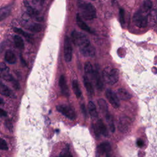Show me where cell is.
Segmentation results:
<instances>
[{"label": "cell", "instance_id": "d6a6232c", "mask_svg": "<svg viewBox=\"0 0 157 157\" xmlns=\"http://www.w3.org/2000/svg\"><path fill=\"white\" fill-rule=\"evenodd\" d=\"M14 32H15L16 33H17L18 34H21V35H23V36L27 37H29V35L28 34H27L26 33L24 32L22 29H20V28H15L14 29H13Z\"/></svg>", "mask_w": 157, "mask_h": 157}, {"label": "cell", "instance_id": "8fae6325", "mask_svg": "<svg viewBox=\"0 0 157 157\" xmlns=\"http://www.w3.org/2000/svg\"><path fill=\"white\" fill-rule=\"evenodd\" d=\"M93 75L94 76V78L96 81V87L98 90H99L100 91H101L103 88V80L104 78L103 77H102L98 71V69H96L94 70L93 71Z\"/></svg>", "mask_w": 157, "mask_h": 157}, {"label": "cell", "instance_id": "d4e9b609", "mask_svg": "<svg viewBox=\"0 0 157 157\" xmlns=\"http://www.w3.org/2000/svg\"><path fill=\"white\" fill-rule=\"evenodd\" d=\"M94 69L93 68V66L91 64L90 62H86L85 64V72L86 75H93Z\"/></svg>", "mask_w": 157, "mask_h": 157}, {"label": "cell", "instance_id": "9c48e42d", "mask_svg": "<svg viewBox=\"0 0 157 157\" xmlns=\"http://www.w3.org/2000/svg\"><path fill=\"white\" fill-rule=\"evenodd\" d=\"M111 150L110 145L109 142H105L99 145L96 148V157H100L104 153H109Z\"/></svg>", "mask_w": 157, "mask_h": 157}, {"label": "cell", "instance_id": "e575fe53", "mask_svg": "<svg viewBox=\"0 0 157 157\" xmlns=\"http://www.w3.org/2000/svg\"><path fill=\"white\" fill-rule=\"evenodd\" d=\"M4 125L6 127L7 129H8V130L10 132H12L13 130V125L12 123H11V121L10 120H6L4 122Z\"/></svg>", "mask_w": 157, "mask_h": 157}, {"label": "cell", "instance_id": "83f0119b", "mask_svg": "<svg viewBox=\"0 0 157 157\" xmlns=\"http://www.w3.org/2000/svg\"><path fill=\"white\" fill-rule=\"evenodd\" d=\"M28 28L30 31L37 33L41 31L42 26L38 23H34V24H31Z\"/></svg>", "mask_w": 157, "mask_h": 157}, {"label": "cell", "instance_id": "52a82bcc", "mask_svg": "<svg viewBox=\"0 0 157 157\" xmlns=\"http://www.w3.org/2000/svg\"><path fill=\"white\" fill-rule=\"evenodd\" d=\"M105 96L108 99V101L109 102V103L114 108L117 109L119 107L120 105V99L116 93H115L110 89H107L105 91Z\"/></svg>", "mask_w": 157, "mask_h": 157}, {"label": "cell", "instance_id": "30bf717a", "mask_svg": "<svg viewBox=\"0 0 157 157\" xmlns=\"http://www.w3.org/2000/svg\"><path fill=\"white\" fill-rule=\"evenodd\" d=\"M59 86L60 87L63 94L66 97H68L69 96V89L67 86L66 78L63 75H61L59 77Z\"/></svg>", "mask_w": 157, "mask_h": 157}, {"label": "cell", "instance_id": "1f68e13d", "mask_svg": "<svg viewBox=\"0 0 157 157\" xmlns=\"http://www.w3.org/2000/svg\"><path fill=\"white\" fill-rule=\"evenodd\" d=\"M0 148L2 150H8V146H7V142L3 139H1V140Z\"/></svg>", "mask_w": 157, "mask_h": 157}, {"label": "cell", "instance_id": "484cf974", "mask_svg": "<svg viewBox=\"0 0 157 157\" xmlns=\"http://www.w3.org/2000/svg\"><path fill=\"white\" fill-rule=\"evenodd\" d=\"M58 157H72V155H71L69 150V147L67 145L66 148H63L61 152L60 153L59 156Z\"/></svg>", "mask_w": 157, "mask_h": 157}, {"label": "cell", "instance_id": "5bb4252c", "mask_svg": "<svg viewBox=\"0 0 157 157\" xmlns=\"http://www.w3.org/2000/svg\"><path fill=\"white\" fill-rule=\"evenodd\" d=\"M4 59L7 63L10 64H13L17 61V58L15 53L11 50H7L4 55Z\"/></svg>", "mask_w": 157, "mask_h": 157}, {"label": "cell", "instance_id": "ab89813d", "mask_svg": "<svg viewBox=\"0 0 157 157\" xmlns=\"http://www.w3.org/2000/svg\"><path fill=\"white\" fill-rule=\"evenodd\" d=\"M0 114H1V117H6L7 116V112L2 109L0 110Z\"/></svg>", "mask_w": 157, "mask_h": 157}, {"label": "cell", "instance_id": "8992f818", "mask_svg": "<svg viewBox=\"0 0 157 157\" xmlns=\"http://www.w3.org/2000/svg\"><path fill=\"white\" fill-rule=\"evenodd\" d=\"M64 56L66 62H69L72 59V47L71 40L67 36H66L64 40Z\"/></svg>", "mask_w": 157, "mask_h": 157}, {"label": "cell", "instance_id": "f1b7e54d", "mask_svg": "<svg viewBox=\"0 0 157 157\" xmlns=\"http://www.w3.org/2000/svg\"><path fill=\"white\" fill-rule=\"evenodd\" d=\"M10 9L7 7H4V9H1V20H2L4 18H6L9 13Z\"/></svg>", "mask_w": 157, "mask_h": 157}, {"label": "cell", "instance_id": "4dcf8cb0", "mask_svg": "<svg viewBox=\"0 0 157 157\" xmlns=\"http://www.w3.org/2000/svg\"><path fill=\"white\" fill-rule=\"evenodd\" d=\"M0 69H1V74L7 73V72H9V67L4 63H1Z\"/></svg>", "mask_w": 157, "mask_h": 157}, {"label": "cell", "instance_id": "d590c367", "mask_svg": "<svg viewBox=\"0 0 157 157\" xmlns=\"http://www.w3.org/2000/svg\"><path fill=\"white\" fill-rule=\"evenodd\" d=\"M124 10L121 9L120 10V21L121 23L123 24L124 23Z\"/></svg>", "mask_w": 157, "mask_h": 157}, {"label": "cell", "instance_id": "4316f807", "mask_svg": "<svg viewBox=\"0 0 157 157\" xmlns=\"http://www.w3.org/2000/svg\"><path fill=\"white\" fill-rule=\"evenodd\" d=\"M105 118H106V120H107V121L109 123V128L111 131V132H114L115 131V125H114V123L113 122V120H112V117L110 116V115L109 113L108 115H107L105 116Z\"/></svg>", "mask_w": 157, "mask_h": 157}, {"label": "cell", "instance_id": "f35d334b", "mask_svg": "<svg viewBox=\"0 0 157 157\" xmlns=\"http://www.w3.org/2000/svg\"><path fill=\"white\" fill-rule=\"evenodd\" d=\"M81 109H82V112L83 115H84L85 117H86V115H87V113H86V108H85V106L84 104H82V105H81Z\"/></svg>", "mask_w": 157, "mask_h": 157}, {"label": "cell", "instance_id": "7c38bea8", "mask_svg": "<svg viewBox=\"0 0 157 157\" xmlns=\"http://www.w3.org/2000/svg\"><path fill=\"white\" fill-rule=\"evenodd\" d=\"M80 51L81 53L86 57H92L95 55V49L91 44L80 48Z\"/></svg>", "mask_w": 157, "mask_h": 157}, {"label": "cell", "instance_id": "4fadbf2b", "mask_svg": "<svg viewBox=\"0 0 157 157\" xmlns=\"http://www.w3.org/2000/svg\"><path fill=\"white\" fill-rule=\"evenodd\" d=\"M117 94L119 99L123 101H128L131 98V94L124 88H119L117 90Z\"/></svg>", "mask_w": 157, "mask_h": 157}, {"label": "cell", "instance_id": "ffe728a7", "mask_svg": "<svg viewBox=\"0 0 157 157\" xmlns=\"http://www.w3.org/2000/svg\"><path fill=\"white\" fill-rule=\"evenodd\" d=\"M83 83H84L85 88L87 91L88 94L90 96L93 95L94 94V89H93V85L89 81L88 77H86V76L83 77Z\"/></svg>", "mask_w": 157, "mask_h": 157}, {"label": "cell", "instance_id": "60d3db41", "mask_svg": "<svg viewBox=\"0 0 157 157\" xmlns=\"http://www.w3.org/2000/svg\"><path fill=\"white\" fill-rule=\"evenodd\" d=\"M93 1H94V0H93Z\"/></svg>", "mask_w": 157, "mask_h": 157}, {"label": "cell", "instance_id": "836d02e7", "mask_svg": "<svg viewBox=\"0 0 157 157\" xmlns=\"http://www.w3.org/2000/svg\"><path fill=\"white\" fill-rule=\"evenodd\" d=\"M29 1L31 2V4L36 6V7H39L42 5L44 2V0H29Z\"/></svg>", "mask_w": 157, "mask_h": 157}, {"label": "cell", "instance_id": "2e32d148", "mask_svg": "<svg viewBox=\"0 0 157 157\" xmlns=\"http://www.w3.org/2000/svg\"><path fill=\"white\" fill-rule=\"evenodd\" d=\"M76 21H77V24L78 26V27L80 28H81L82 29L86 31V32H89V33H91V29L90 28V27L83 21V18L81 17V16L80 15V14H77V17H76Z\"/></svg>", "mask_w": 157, "mask_h": 157}, {"label": "cell", "instance_id": "ba28073f", "mask_svg": "<svg viewBox=\"0 0 157 157\" xmlns=\"http://www.w3.org/2000/svg\"><path fill=\"white\" fill-rule=\"evenodd\" d=\"M131 121L129 117L126 116H122L121 117H120L118 122V128L119 131L123 133L126 132L129 130L131 126Z\"/></svg>", "mask_w": 157, "mask_h": 157}, {"label": "cell", "instance_id": "277c9868", "mask_svg": "<svg viewBox=\"0 0 157 157\" xmlns=\"http://www.w3.org/2000/svg\"><path fill=\"white\" fill-rule=\"evenodd\" d=\"M72 38L73 42L79 47L83 48L90 44V42L86 35L81 32L74 31L72 33Z\"/></svg>", "mask_w": 157, "mask_h": 157}, {"label": "cell", "instance_id": "74e56055", "mask_svg": "<svg viewBox=\"0 0 157 157\" xmlns=\"http://www.w3.org/2000/svg\"><path fill=\"white\" fill-rule=\"evenodd\" d=\"M144 141L142 139H137V145L139 147L141 148V147H142L144 146Z\"/></svg>", "mask_w": 157, "mask_h": 157}, {"label": "cell", "instance_id": "9a60e30c", "mask_svg": "<svg viewBox=\"0 0 157 157\" xmlns=\"http://www.w3.org/2000/svg\"><path fill=\"white\" fill-rule=\"evenodd\" d=\"M0 92L1 94L8 97H10L12 98H15V94L13 93V92L10 90L6 85H4L3 83H1L0 86Z\"/></svg>", "mask_w": 157, "mask_h": 157}, {"label": "cell", "instance_id": "cb8c5ba5", "mask_svg": "<svg viewBox=\"0 0 157 157\" xmlns=\"http://www.w3.org/2000/svg\"><path fill=\"white\" fill-rule=\"evenodd\" d=\"M151 7H152L151 1H150V0H146L144 2V3H143L140 9L145 10V12H147L150 13V10L151 9Z\"/></svg>", "mask_w": 157, "mask_h": 157}, {"label": "cell", "instance_id": "d6986e66", "mask_svg": "<svg viewBox=\"0 0 157 157\" xmlns=\"http://www.w3.org/2000/svg\"><path fill=\"white\" fill-rule=\"evenodd\" d=\"M96 126L100 132V134H102L104 136H107V135H109L108 134V131L107 129V128L105 126V125L104 124L103 121H102V120H99L97 121L96 123Z\"/></svg>", "mask_w": 157, "mask_h": 157}, {"label": "cell", "instance_id": "3957f363", "mask_svg": "<svg viewBox=\"0 0 157 157\" xmlns=\"http://www.w3.org/2000/svg\"><path fill=\"white\" fill-rule=\"evenodd\" d=\"M102 77L104 80L110 85L115 84L119 79V72L117 69H111L109 67H106L103 72Z\"/></svg>", "mask_w": 157, "mask_h": 157}, {"label": "cell", "instance_id": "e0dca14e", "mask_svg": "<svg viewBox=\"0 0 157 157\" xmlns=\"http://www.w3.org/2000/svg\"><path fill=\"white\" fill-rule=\"evenodd\" d=\"M98 104L101 112L106 116L109 114V107L106 101L103 99H99L98 101Z\"/></svg>", "mask_w": 157, "mask_h": 157}, {"label": "cell", "instance_id": "ac0fdd59", "mask_svg": "<svg viewBox=\"0 0 157 157\" xmlns=\"http://www.w3.org/2000/svg\"><path fill=\"white\" fill-rule=\"evenodd\" d=\"M88 112L93 119H96L98 117V113L97 112V109L96 105L92 101H90L88 102Z\"/></svg>", "mask_w": 157, "mask_h": 157}, {"label": "cell", "instance_id": "603a6c76", "mask_svg": "<svg viewBox=\"0 0 157 157\" xmlns=\"http://www.w3.org/2000/svg\"><path fill=\"white\" fill-rule=\"evenodd\" d=\"M72 90L74 91V93L76 97L77 98H79L81 96L82 92L78 83V81L77 80H74L72 81Z\"/></svg>", "mask_w": 157, "mask_h": 157}, {"label": "cell", "instance_id": "6da1fadb", "mask_svg": "<svg viewBox=\"0 0 157 157\" xmlns=\"http://www.w3.org/2000/svg\"><path fill=\"white\" fill-rule=\"evenodd\" d=\"M80 16L85 20H91L96 18V12L95 7L91 3L83 2L79 6Z\"/></svg>", "mask_w": 157, "mask_h": 157}, {"label": "cell", "instance_id": "5b68a950", "mask_svg": "<svg viewBox=\"0 0 157 157\" xmlns=\"http://www.w3.org/2000/svg\"><path fill=\"white\" fill-rule=\"evenodd\" d=\"M57 110L62 113L63 115L66 117L67 118L74 120L76 118V113L73 108L69 105H59L56 106Z\"/></svg>", "mask_w": 157, "mask_h": 157}, {"label": "cell", "instance_id": "7402d4cb", "mask_svg": "<svg viewBox=\"0 0 157 157\" xmlns=\"http://www.w3.org/2000/svg\"><path fill=\"white\" fill-rule=\"evenodd\" d=\"M13 40H14L15 45L17 48L20 50H22L24 48L25 45H24L23 40L19 35H15L13 37Z\"/></svg>", "mask_w": 157, "mask_h": 157}, {"label": "cell", "instance_id": "44dd1931", "mask_svg": "<svg viewBox=\"0 0 157 157\" xmlns=\"http://www.w3.org/2000/svg\"><path fill=\"white\" fill-rule=\"evenodd\" d=\"M148 21L153 26L157 24V10L154 9L150 12L148 15Z\"/></svg>", "mask_w": 157, "mask_h": 157}, {"label": "cell", "instance_id": "7a4b0ae2", "mask_svg": "<svg viewBox=\"0 0 157 157\" xmlns=\"http://www.w3.org/2000/svg\"><path fill=\"white\" fill-rule=\"evenodd\" d=\"M149 13L145 12L142 9L137 11L133 16V21L136 26L139 28H143L147 26L148 22Z\"/></svg>", "mask_w": 157, "mask_h": 157}, {"label": "cell", "instance_id": "f546056e", "mask_svg": "<svg viewBox=\"0 0 157 157\" xmlns=\"http://www.w3.org/2000/svg\"><path fill=\"white\" fill-rule=\"evenodd\" d=\"M2 78L5 80L7 82H12L13 80V78L12 76V75L9 73V72H7V73H4V74H1Z\"/></svg>", "mask_w": 157, "mask_h": 157}, {"label": "cell", "instance_id": "8d00e7d4", "mask_svg": "<svg viewBox=\"0 0 157 157\" xmlns=\"http://www.w3.org/2000/svg\"><path fill=\"white\" fill-rule=\"evenodd\" d=\"M12 84H13V87L16 89V90H18L20 88V85L19 83H18L17 81H16L15 79H13V80L12 82Z\"/></svg>", "mask_w": 157, "mask_h": 157}]
</instances>
